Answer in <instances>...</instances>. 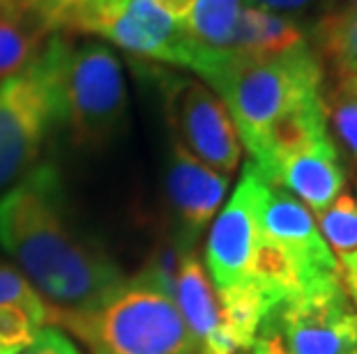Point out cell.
Wrapping results in <instances>:
<instances>
[{
    "instance_id": "obj_1",
    "label": "cell",
    "mask_w": 357,
    "mask_h": 354,
    "mask_svg": "<svg viewBox=\"0 0 357 354\" xmlns=\"http://www.w3.org/2000/svg\"><path fill=\"white\" fill-rule=\"evenodd\" d=\"M0 246L47 301L49 318L97 304L127 278L106 248L74 223L53 161L37 163L0 195Z\"/></svg>"
},
{
    "instance_id": "obj_2",
    "label": "cell",
    "mask_w": 357,
    "mask_h": 354,
    "mask_svg": "<svg viewBox=\"0 0 357 354\" xmlns=\"http://www.w3.org/2000/svg\"><path fill=\"white\" fill-rule=\"evenodd\" d=\"M201 81L222 97L252 163L281 129L325 106V65L311 42L263 58L217 49Z\"/></svg>"
},
{
    "instance_id": "obj_3",
    "label": "cell",
    "mask_w": 357,
    "mask_h": 354,
    "mask_svg": "<svg viewBox=\"0 0 357 354\" xmlns=\"http://www.w3.org/2000/svg\"><path fill=\"white\" fill-rule=\"evenodd\" d=\"M49 320L72 331L90 354H201L173 295L141 274L93 306Z\"/></svg>"
},
{
    "instance_id": "obj_4",
    "label": "cell",
    "mask_w": 357,
    "mask_h": 354,
    "mask_svg": "<svg viewBox=\"0 0 357 354\" xmlns=\"http://www.w3.org/2000/svg\"><path fill=\"white\" fill-rule=\"evenodd\" d=\"M67 35H51L21 72L0 81V195L40 163L51 134L63 127Z\"/></svg>"
},
{
    "instance_id": "obj_5",
    "label": "cell",
    "mask_w": 357,
    "mask_h": 354,
    "mask_svg": "<svg viewBox=\"0 0 357 354\" xmlns=\"http://www.w3.org/2000/svg\"><path fill=\"white\" fill-rule=\"evenodd\" d=\"M60 35H95L136 58L203 77L217 49L205 47L155 0H83Z\"/></svg>"
},
{
    "instance_id": "obj_6",
    "label": "cell",
    "mask_w": 357,
    "mask_h": 354,
    "mask_svg": "<svg viewBox=\"0 0 357 354\" xmlns=\"http://www.w3.org/2000/svg\"><path fill=\"white\" fill-rule=\"evenodd\" d=\"M123 63L102 42L70 44L63 67V127L81 150L109 147L125 129Z\"/></svg>"
},
{
    "instance_id": "obj_7",
    "label": "cell",
    "mask_w": 357,
    "mask_h": 354,
    "mask_svg": "<svg viewBox=\"0 0 357 354\" xmlns=\"http://www.w3.org/2000/svg\"><path fill=\"white\" fill-rule=\"evenodd\" d=\"M268 182L258 168L247 161L233 195L210 225L205 242V272L219 299L254 295L268 304L254 288V262L261 244V207L268 193ZM270 315H272V306Z\"/></svg>"
},
{
    "instance_id": "obj_8",
    "label": "cell",
    "mask_w": 357,
    "mask_h": 354,
    "mask_svg": "<svg viewBox=\"0 0 357 354\" xmlns=\"http://www.w3.org/2000/svg\"><path fill=\"white\" fill-rule=\"evenodd\" d=\"M157 79L173 143L231 177L242 159V143L222 97L189 74L162 70Z\"/></svg>"
},
{
    "instance_id": "obj_9",
    "label": "cell",
    "mask_w": 357,
    "mask_h": 354,
    "mask_svg": "<svg viewBox=\"0 0 357 354\" xmlns=\"http://www.w3.org/2000/svg\"><path fill=\"white\" fill-rule=\"evenodd\" d=\"M261 331L275 334L288 354H353L357 308L337 281L281 304Z\"/></svg>"
},
{
    "instance_id": "obj_10",
    "label": "cell",
    "mask_w": 357,
    "mask_h": 354,
    "mask_svg": "<svg viewBox=\"0 0 357 354\" xmlns=\"http://www.w3.org/2000/svg\"><path fill=\"white\" fill-rule=\"evenodd\" d=\"M261 232L298 272L302 292L341 281L339 265L318 230L316 216L305 202L279 186L270 184L263 198Z\"/></svg>"
},
{
    "instance_id": "obj_11",
    "label": "cell",
    "mask_w": 357,
    "mask_h": 354,
    "mask_svg": "<svg viewBox=\"0 0 357 354\" xmlns=\"http://www.w3.org/2000/svg\"><path fill=\"white\" fill-rule=\"evenodd\" d=\"M226 191L229 175L217 172L173 143L164 170V202L169 216L166 232L187 251L196 248L222 207Z\"/></svg>"
},
{
    "instance_id": "obj_12",
    "label": "cell",
    "mask_w": 357,
    "mask_h": 354,
    "mask_svg": "<svg viewBox=\"0 0 357 354\" xmlns=\"http://www.w3.org/2000/svg\"><path fill=\"white\" fill-rule=\"evenodd\" d=\"M261 175L268 184L305 202L314 216L332 205L346 189V168L330 131L316 134L281 152Z\"/></svg>"
},
{
    "instance_id": "obj_13",
    "label": "cell",
    "mask_w": 357,
    "mask_h": 354,
    "mask_svg": "<svg viewBox=\"0 0 357 354\" xmlns=\"http://www.w3.org/2000/svg\"><path fill=\"white\" fill-rule=\"evenodd\" d=\"M173 299L201 354H240L226 334L222 304L196 248L182 253Z\"/></svg>"
},
{
    "instance_id": "obj_14",
    "label": "cell",
    "mask_w": 357,
    "mask_h": 354,
    "mask_svg": "<svg viewBox=\"0 0 357 354\" xmlns=\"http://www.w3.org/2000/svg\"><path fill=\"white\" fill-rule=\"evenodd\" d=\"M307 42V30L293 17L242 5L226 49L238 56L263 58L284 54V51H291Z\"/></svg>"
},
{
    "instance_id": "obj_15",
    "label": "cell",
    "mask_w": 357,
    "mask_h": 354,
    "mask_svg": "<svg viewBox=\"0 0 357 354\" xmlns=\"http://www.w3.org/2000/svg\"><path fill=\"white\" fill-rule=\"evenodd\" d=\"M309 42L337 79L357 74V10L337 7L330 14H321Z\"/></svg>"
},
{
    "instance_id": "obj_16",
    "label": "cell",
    "mask_w": 357,
    "mask_h": 354,
    "mask_svg": "<svg viewBox=\"0 0 357 354\" xmlns=\"http://www.w3.org/2000/svg\"><path fill=\"white\" fill-rule=\"evenodd\" d=\"M318 230L330 246L341 276L357 274V198L341 193L337 200L316 214Z\"/></svg>"
},
{
    "instance_id": "obj_17",
    "label": "cell",
    "mask_w": 357,
    "mask_h": 354,
    "mask_svg": "<svg viewBox=\"0 0 357 354\" xmlns=\"http://www.w3.org/2000/svg\"><path fill=\"white\" fill-rule=\"evenodd\" d=\"M51 35L56 33L24 12L0 17V81L24 70Z\"/></svg>"
},
{
    "instance_id": "obj_18",
    "label": "cell",
    "mask_w": 357,
    "mask_h": 354,
    "mask_svg": "<svg viewBox=\"0 0 357 354\" xmlns=\"http://www.w3.org/2000/svg\"><path fill=\"white\" fill-rule=\"evenodd\" d=\"M242 0H196L185 28L205 47L226 49L231 42Z\"/></svg>"
},
{
    "instance_id": "obj_19",
    "label": "cell",
    "mask_w": 357,
    "mask_h": 354,
    "mask_svg": "<svg viewBox=\"0 0 357 354\" xmlns=\"http://www.w3.org/2000/svg\"><path fill=\"white\" fill-rule=\"evenodd\" d=\"M328 131L334 145L348 154V159L357 163V95L351 88L337 81L330 90L323 92Z\"/></svg>"
},
{
    "instance_id": "obj_20",
    "label": "cell",
    "mask_w": 357,
    "mask_h": 354,
    "mask_svg": "<svg viewBox=\"0 0 357 354\" xmlns=\"http://www.w3.org/2000/svg\"><path fill=\"white\" fill-rule=\"evenodd\" d=\"M0 304H14L28 311L44 327L49 322V306L30 281L10 262L0 260Z\"/></svg>"
},
{
    "instance_id": "obj_21",
    "label": "cell",
    "mask_w": 357,
    "mask_h": 354,
    "mask_svg": "<svg viewBox=\"0 0 357 354\" xmlns=\"http://www.w3.org/2000/svg\"><path fill=\"white\" fill-rule=\"evenodd\" d=\"M44 329L28 311L14 304H0V354H21Z\"/></svg>"
},
{
    "instance_id": "obj_22",
    "label": "cell",
    "mask_w": 357,
    "mask_h": 354,
    "mask_svg": "<svg viewBox=\"0 0 357 354\" xmlns=\"http://www.w3.org/2000/svg\"><path fill=\"white\" fill-rule=\"evenodd\" d=\"M83 0H17L19 10L47 26L51 33H60L70 14Z\"/></svg>"
},
{
    "instance_id": "obj_23",
    "label": "cell",
    "mask_w": 357,
    "mask_h": 354,
    "mask_svg": "<svg viewBox=\"0 0 357 354\" xmlns=\"http://www.w3.org/2000/svg\"><path fill=\"white\" fill-rule=\"evenodd\" d=\"M21 354H81V352L60 329L44 327L35 336V341Z\"/></svg>"
},
{
    "instance_id": "obj_24",
    "label": "cell",
    "mask_w": 357,
    "mask_h": 354,
    "mask_svg": "<svg viewBox=\"0 0 357 354\" xmlns=\"http://www.w3.org/2000/svg\"><path fill=\"white\" fill-rule=\"evenodd\" d=\"M249 7H258V10L265 12H277V14H286L291 17L295 12H302L314 3V0H242Z\"/></svg>"
},
{
    "instance_id": "obj_25",
    "label": "cell",
    "mask_w": 357,
    "mask_h": 354,
    "mask_svg": "<svg viewBox=\"0 0 357 354\" xmlns=\"http://www.w3.org/2000/svg\"><path fill=\"white\" fill-rule=\"evenodd\" d=\"M155 3L162 7L166 14H171V17L178 21V24L185 26L187 19H189V14H192V10H194L196 0H155Z\"/></svg>"
},
{
    "instance_id": "obj_26",
    "label": "cell",
    "mask_w": 357,
    "mask_h": 354,
    "mask_svg": "<svg viewBox=\"0 0 357 354\" xmlns=\"http://www.w3.org/2000/svg\"><path fill=\"white\" fill-rule=\"evenodd\" d=\"M249 352L252 354H288L279 338L275 334H270V331H261Z\"/></svg>"
},
{
    "instance_id": "obj_27",
    "label": "cell",
    "mask_w": 357,
    "mask_h": 354,
    "mask_svg": "<svg viewBox=\"0 0 357 354\" xmlns=\"http://www.w3.org/2000/svg\"><path fill=\"white\" fill-rule=\"evenodd\" d=\"M341 283H344L348 297H351V301H353L355 308H357V274L355 276H341Z\"/></svg>"
},
{
    "instance_id": "obj_28",
    "label": "cell",
    "mask_w": 357,
    "mask_h": 354,
    "mask_svg": "<svg viewBox=\"0 0 357 354\" xmlns=\"http://www.w3.org/2000/svg\"><path fill=\"white\" fill-rule=\"evenodd\" d=\"M14 12H21L17 0H0V17H7V14H14Z\"/></svg>"
},
{
    "instance_id": "obj_29",
    "label": "cell",
    "mask_w": 357,
    "mask_h": 354,
    "mask_svg": "<svg viewBox=\"0 0 357 354\" xmlns=\"http://www.w3.org/2000/svg\"><path fill=\"white\" fill-rule=\"evenodd\" d=\"M341 3H344V0H321V12L323 14H330V12L337 10Z\"/></svg>"
},
{
    "instance_id": "obj_30",
    "label": "cell",
    "mask_w": 357,
    "mask_h": 354,
    "mask_svg": "<svg viewBox=\"0 0 357 354\" xmlns=\"http://www.w3.org/2000/svg\"><path fill=\"white\" fill-rule=\"evenodd\" d=\"M337 81H341L344 86H348L357 95V74H353V77H346V79H337Z\"/></svg>"
},
{
    "instance_id": "obj_31",
    "label": "cell",
    "mask_w": 357,
    "mask_h": 354,
    "mask_svg": "<svg viewBox=\"0 0 357 354\" xmlns=\"http://www.w3.org/2000/svg\"><path fill=\"white\" fill-rule=\"evenodd\" d=\"M339 7H346V10H357V0H344Z\"/></svg>"
},
{
    "instance_id": "obj_32",
    "label": "cell",
    "mask_w": 357,
    "mask_h": 354,
    "mask_svg": "<svg viewBox=\"0 0 357 354\" xmlns=\"http://www.w3.org/2000/svg\"><path fill=\"white\" fill-rule=\"evenodd\" d=\"M353 354H357V352H353Z\"/></svg>"
}]
</instances>
